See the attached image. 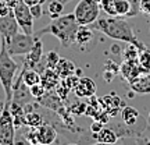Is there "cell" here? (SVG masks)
Wrapping results in <instances>:
<instances>
[{"instance_id":"52a82bcc","label":"cell","mask_w":150,"mask_h":145,"mask_svg":"<svg viewBox=\"0 0 150 145\" xmlns=\"http://www.w3.org/2000/svg\"><path fill=\"white\" fill-rule=\"evenodd\" d=\"M13 13H14V17H16L22 32L28 34V35H33L35 34L33 32V20L35 18L32 17L29 6L25 4L22 0H18L16 6L13 7Z\"/></svg>"},{"instance_id":"4dcf8cb0","label":"cell","mask_w":150,"mask_h":145,"mask_svg":"<svg viewBox=\"0 0 150 145\" xmlns=\"http://www.w3.org/2000/svg\"><path fill=\"white\" fill-rule=\"evenodd\" d=\"M42 3H38V4H33V6H29L31 9V13H32V17L33 18H40L43 16V9H42Z\"/></svg>"},{"instance_id":"74e56055","label":"cell","mask_w":150,"mask_h":145,"mask_svg":"<svg viewBox=\"0 0 150 145\" xmlns=\"http://www.w3.org/2000/svg\"><path fill=\"white\" fill-rule=\"evenodd\" d=\"M6 1H7V4H8V6L11 7V9H13V7L16 6V3L18 1V0H6Z\"/></svg>"},{"instance_id":"4316f807","label":"cell","mask_w":150,"mask_h":145,"mask_svg":"<svg viewBox=\"0 0 150 145\" xmlns=\"http://www.w3.org/2000/svg\"><path fill=\"white\" fill-rule=\"evenodd\" d=\"M78 81H79V75L72 74V75H70V77H67V78H63L61 82H63V84H64L70 91H74L75 86H76V84H78Z\"/></svg>"},{"instance_id":"9c48e42d","label":"cell","mask_w":150,"mask_h":145,"mask_svg":"<svg viewBox=\"0 0 150 145\" xmlns=\"http://www.w3.org/2000/svg\"><path fill=\"white\" fill-rule=\"evenodd\" d=\"M18 32H20V25L14 17L13 10L7 16L0 17V36L4 38L6 41H10Z\"/></svg>"},{"instance_id":"603a6c76","label":"cell","mask_w":150,"mask_h":145,"mask_svg":"<svg viewBox=\"0 0 150 145\" xmlns=\"http://www.w3.org/2000/svg\"><path fill=\"white\" fill-rule=\"evenodd\" d=\"M60 54L56 52V50H50L43 56V61H45V66L49 67V69H56L57 63L60 61Z\"/></svg>"},{"instance_id":"3957f363","label":"cell","mask_w":150,"mask_h":145,"mask_svg":"<svg viewBox=\"0 0 150 145\" xmlns=\"http://www.w3.org/2000/svg\"><path fill=\"white\" fill-rule=\"evenodd\" d=\"M20 69L17 61L7 50V43L4 38L0 36V84L6 95V102H11L13 85L16 81V74Z\"/></svg>"},{"instance_id":"8992f818","label":"cell","mask_w":150,"mask_h":145,"mask_svg":"<svg viewBox=\"0 0 150 145\" xmlns=\"http://www.w3.org/2000/svg\"><path fill=\"white\" fill-rule=\"evenodd\" d=\"M36 41L35 35H28L25 32H18L11 38L10 41H6L7 43V50L11 56H22V54L29 53L32 49L33 43Z\"/></svg>"},{"instance_id":"d4e9b609","label":"cell","mask_w":150,"mask_h":145,"mask_svg":"<svg viewBox=\"0 0 150 145\" xmlns=\"http://www.w3.org/2000/svg\"><path fill=\"white\" fill-rule=\"evenodd\" d=\"M86 106H88V103H83V102H81V101H78V102L72 103L70 108H68V110H70L71 114H76V116H81V114H85Z\"/></svg>"},{"instance_id":"d590c367","label":"cell","mask_w":150,"mask_h":145,"mask_svg":"<svg viewBox=\"0 0 150 145\" xmlns=\"http://www.w3.org/2000/svg\"><path fill=\"white\" fill-rule=\"evenodd\" d=\"M135 144L136 145H150V140L149 138H140V137H138V138L135 140Z\"/></svg>"},{"instance_id":"e575fe53","label":"cell","mask_w":150,"mask_h":145,"mask_svg":"<svg viewBox=\"0 0 150 145\" xmlns=\"http://www.w3.org/2000/svg\"><path fill=\"white\" fill-rule=\"evenodd\" d=\"M140 13L150 16V0H140Z\"/></svg>"},{"instance_id":"7c38bea8","label":"cell","mask_w":150,"mask_h":145,"mask_svg":"<svg viewBox=\"0 0 150 145\" xmlns=\"http://www.w3.org/2000/svg\"><path fill=\"white\" fill-rule=\"evenodd\" d=\"M99 105L103 108L104 112L108 113V116L112 117L115 116L120 110V106H121V99L115 95H107V96H103L99 99Z\"/></svg>"},{"instance_id":"836d02e7","label":"cell","mask_w":150,"mask_h":145,"mask_svg":"<svg viewBox=\"0 0 150 145\" xmlns=\"http://www.w3.org/2000/svg\"><path fill=\"white\" fill-rule=\"evenodd\" d=\"M11 10H13V9L7 4V1H6V0H0V17L7 16Z\"/></svg>"},{"instance_id":"7a4b0ae2","label":"cell","mask_w":150,"mask_h":145,"mask_svg":"<svg viewBox=\"0 0 150 145\" xmlns=\"http://www.w3.org/2000/svg\"><path fill=\"white\" fill-rule=\"evenodd\" d=\"M79 28V24L75 20L74 13L72 14H65L54 18L49 22L46 27L40 28L39 31L33 34L36 38H42L43 35H53L57 38L63 48H70L75 43V35Z\"/></svg>"},{"instance_id":"60d3db41","label":"cell","mask_w":150,"mask_h":145,"mask_svg":"<svg viewBox=\"0 0 150 145\" xmlns=\"http://www.w3.org/2000/svg\"><path fill=\"white\" fill-rule=\"evenodd\" d=\"M147 124L150 126V112H149V114H147Z\"/></svg>"},{"instance_id":"8d00e7d4","label":"cell","mask_w":150,"mask_h":145,"mask_svg":"<svg viewBox=\"0 0 150 145\" xmlns=\"http://www.w3.org/2000/svg\"><path fill=\"white\" fill-rule=\"evenodd\" d=\"M25 4H28V6H33V4H38V3H45L46 0H22Z\"/></svg>"},{"instance_id":"f35d334b","label":"cell","mask_w":150,"mask_h":145,"mask_svg":"<svg viewBox=\"0 0 150 145\" xmlns=\"http://www.w3.org/2000/svg\"><path fill=\"white\" fill-rule=\"evenodd\" d=\"M3 108H4V102H0V114L3 112Z\"/></svg>"},{"instance_id":"ffe728a7","label":"cell","mask_w":150,"mask_h":145,"mask_svg":"<svg viewBox=\"0 0 150 145\" xmlns=\"http://www.w3.org/2000/svg\"><path fill=\"white\" fill-rule=\"evenodd\" d=\"M49 16L52 20L54 18H57V17L63 16V11H64V3H61L60 0H52L50 3H49Z\"/></svg>"},{"instance_id":"83f0119b","label":"cell","mask_w":150,"mask_h":145,"mask_svg":"<svg viewBox=\"0 0 150 145\" xmlns=\"http://www.w3.org/2000/svg\"><path fill=\"white\" fill-rule=\"evenodd\" d=\"M54 91H56V94L60 96V99L63 101V102H67V98H68V94H70V89L67 88V86L60 81V84L56 88H54Z\"/></svg>"},{"instance_id":"cb8c5ba5","label":"cell","mask_w":150,"mask_h":145,"mask_svg":"<svg viewBox=\"0 0 150 145\" xmlns=\"http://www.w3.org/2000/svg\"><path fill=\"white\" fill-rule=\"evenodd\" d=\"M99 4H100V9L107 16L117 17V13H115V0H100Z\"/></svg>"},{"instance_id":"ab89813d","label":"cell","mask_w":150,"mask_h":145,"mask_svg":"<svg viewBox=\"0 0 150 145\" xmlns=\"http://www.w3.org/2000/svg\"><path fill=\"white\" fill-rule=\"evenodd\" d=\"M60 1H61V3H64V4H67V3H70L71 0H60Z\"/></svg>"},{"instance_id":"b9f144b4","label":"cell","mask_w":150,"mask_h":145,"mask_svg":"<svg viewBox=\"0 0 150 145\" xmlns=\"http://www.w3.org/2000/svg\"><path fill=\"white\" fill-rule=\"evenodd\" d=\"M68 145H79V144H68Z\"/></svg>"},{"instance_id":"1f68e13d","label":"cell","mask_w":150,"mask_h":145,"mask_svg":"<svg viewBox=\"0 0 150 145\" xmlns=\"http://www.w3.org/2000/svg\"><path fill=\"white\" fill-rule=\"evenodd\" d=\"M104 127V124L100 121V120H96V119H93V121H92L91 127H89V131L91 133H93V134H96V133H99L100 130Z\"/></svg>"},{"instance_id":"9a60e30c","label":"cell","mask_w":150,"mask_h":145,"mask_svg":"<svg viewBox=\"0 0 150 145\" xmlns=\"http://www.w3.org/2000/svg\"><path fill=\"white\" fill-rule=\"evenodd\" d=\"M93 35H95L93 29L89 28V25H79L76 35H75V43L79 48H83L86 45H89V42L93 39Z\"/></svg>"},{"instance_id":"ba28073f","label":"cell","mask_w":150,"mask_h":145,"mask_svg":"<svg viewBox=\"0 0 150 145\" xmlns=\"http://www.w3.org/2000/svg\"><path fill=\"white\" fill-rule=\"evenodd\" d=\"M24 64L27 66V67H29V69H33V70L39 71V73H42L46 69L45 61H43V42L40 41V38H36L32 49L29 50V53L25 54Z\"/></svg>"},{"instance_id":"d6a6232c","label":"cell","mask_w":150,"mask_h":145,"mask_svg":"<svg viewBox=\"0 0 150 145\" xmlns=\"http://www.w3.org/2000/svg\"><path fill=\"white\" fill-rule=\"evenodd\" d=\"M14 145H33L25 138L24 134H18L16 133V138H14Z\"/></svg>"},{"instance_id":"484cf974","label":"cell","mask_w":150,"mask_h":145,"mask_svg":"<svg viewBox=\"0 0 150 145\" xmlns=\"http://www.w3.org/2000/svg\"><path fill=\"white\" fill-rule=\"evenodd\" d=\"M29 91H31V95H32L33 99H38V98L43 96L47 89H46V88L42 85V82H40V84H35V85L29 86Z\"/></svg>"},{"instance_id":"ee69618b","label":"cell","mask_w":150,"mask_h":145,"mask_svg":"<svg viewBox=\"0 0 150 145\" xmlns=\"http://www.w3.org/2000/svg\"><path fill=\"white\" fill-rule=\"evenodd\" d=\"M96 1H100V0H96Z\"/></svg>"},{"instance_id":"d6986e66","label":"cell","mask_w":150,"mask_h":145,"mask_svg":"<svg viewBox=\"0 0 150 145\" xmlns=\"http://www.w3.org/2000/svg\"><path fill=\"white\" fill-rule=\"evenodd\" d=\"M43 123H45V120H43L42 113L35 112V110L25 113V126L31 127V129H38Z\"/></svg>"},{"instance_id":"7402d4cb","label":"cell","mask_w":150,"mask_h":145,"mask_svg":"<svg viewBox=\"0 0 150 145\" xmlns=\"http://www.w3.org/2000/svg\"><path fill=\"white\" fill-rule=\"evenodd\" d=\"M115 13L117 17H128L131 13V4L128 0H115Z\"/></svg>"},{"instance_id":"ac0fdd59","label":"cell","mask_w":150,"mask_h":145,"mask_svg":"<svg viewBox=\"0 0 150 145\" xmlns=\"http://www.w3.org/2000/svg\"><path fill=\"white\" fill-rule=\"evenodd\" d=\"M21 73H22V81H24V84L28 86H32L35 84H40V73L36 70H33V69H29L27 67L25 64H22V69H21Z\"/></svg>"},{"instance_id":"4fadbf2b","label":"cell","mask_w":150,"mask_h":145,"mask_svg":"<svg viewBox=\"0 0 150 145\" xmlns=\"http://www.w3.org/2000/svg\"><path fill=\"white\" fill-rule=\"evenodd\" d=\"M40 78H42V85L47 89V91H53L56 86L60 84V81H61V78L59 77V74L56 73V70L54 69H49V67H46L45 70L40 73Z\"/></svg>"},{"instance_id":"30bf717a","label":"cell","mask_w":150,"mask_h":145,"mask_svg":"<svg viewBox=\"0 0 150 145\" xmlns=\"http://www.w3.org/2000/svg\"><path fill=\"white\" fill-rule=\"evenodd\" d=\"M38 141L39 145H52L54 141L57 140V130L53 124L50 123H43L36 129Z\"/></svg>"},{"instance_id":"e0dca14e","label":"cell","mask_w":150,"mask_h":145,"mask_svg":"<svg viewBox=\"0 0 150 145\" xmlns=\"http://www.w3.org/2000/svg\"><path fill=\"white\" fill-rule=\"evenodd\" d=\"M140 113L138 109L132 108V106H122L121 109V119H122V123L127 126H134L140 120Z\"/></svg>"},{"instance_id":"8fae6325","label":"cell","mask_w":150,"mask_h":145,"mask_svg":"<svg viewBox=\"0 0 150 145\" xmlns=\"http://www.w3.org/2000/svg\"><path fill=\"white\" fill-rule=\"evenodd\" d=\"M97 91L96 82L89 78V77H79V81L75 86V95L78 98H91L95 96V94Z\"/></svg>"},{"instance_id":"5b68a950","label":"cell","mask_w":150,"mask_h":145,"mask_svg":"<svg viewBox=\"0 0 150 145\" xmlns=\"http://www.w3.org/2000/svg\"><path fill=\"white\" fill-rule=\"evenodd\" d=\"M17 130L10 112V102L4 101V108L0 114V145H14Z\"/></svg>"},{"instance_id":"277c9868","label":"cell","mask_w":150,"mask_h":145,"mask_svg":"<svg viewBox=\"0 0 150 145\" xmlns=\"http://www.w3.org/2000/svg\"><path fill=\"white\" fill-rule=\"evenodd\" d=\"M100 4L96 0H79L74 9L75 20L79 25H89L100 17Z\"/></svg>"},{"instance_id":"2e32d148","label":"cell","mask_w":150,"mask_h":145,"mask_svg":"<svg viewBox=\"0 0 150 145\" xmlns=\"http://www.w3.org/2000/svg\"><path fill=\"white\" fill-rule=\"evenodd\" d=\"M54 70H56V73L59 74L60 78L63 80V78H67V77L75 74V71H76V66H75L71 60L63 59V57H61Z\"/></svg>"},{"instance_id":"5bb4252c","label":"cell","mask_w":150,"mask_h":145,"mask_svg":"<svg viewBox=\"0 0 150 145\" xmlns=\"http://www.w3.org/2000/svg\"><path fill=\"white\" fill-rule=\"evenodd\" d=\"M93 138L96 142L104 145H114L118 141V135L115 134V131L111 127H103L99 133L93 134Z\"/></svg>"},{"instance_id":"44dd1931","label":"cell","mask_w":150,"mask_h":145,"mask_svg":"<svg viewBox=\"0 0 150 145\" xmlns=\"http://www.w3.org/2000/svg\"><path fill=\"white\" fill-rule=\"evenodd\" d=\"M134 91L140 92V94H146V92H150V73L147 77L145 78H139L135 84H131Z\"/></svg>"},{"instance_id":"f546056e","label":"cell","mask_w":150,"mask_h":145,"mask_svg":"<svg viewBox=\"0 0 150 145\" xmlns=\"http://www.w3.org/2000/svg\"><path fill=\"white\" fill-rule=\"evenodd\" d=\"M131 4V13L128 17H135L140 13V0H128Z\"/></svg>"},{"instance_id":"f1b7e54d","label":"cell","mask_w":150,"mask_h":145,"mask_svg":"<svg viewBox=\"0 0 150 145\" xmlns=\"http://www.w3.org/2000/svg\"><path fill=\"white\" fill-rule=\"evenodd\" d=\"M24 135H25V138H27L31 144L39 145V141H38V134H36V129H31V127H29V130H28Z\"/></svg>"},{"instance_id":"7bdbcfd3","label":"cell","mask_w":150,"mask_h":145,"mask_svg":"<svg viewBox=\"0 0 150 145\" xmlns=\"http://www.w3.org/2000/svg\"><path fill=\"white\" fill-rule=\"evenodd\" d=\"M128 145H132V141H131V144H128Z\"/></svg>"},{"instance_id":"6da1fadb","label":"cell","mask_w":150,"mask_h":145,"mask_svg":"<svg viewBox=\"0 0 150 145\" xmlns=\"http://www.w3.org/2000/svg\"><path fill=\"white\" fill-rule=\"evenodd\" d=\"M91 27L103 32L106 36L111 38L114 41H121L131 43L134 46H140L138 38L134 34L132 25L125 20V17H99Z\"/></svg>"}]
</instances>
